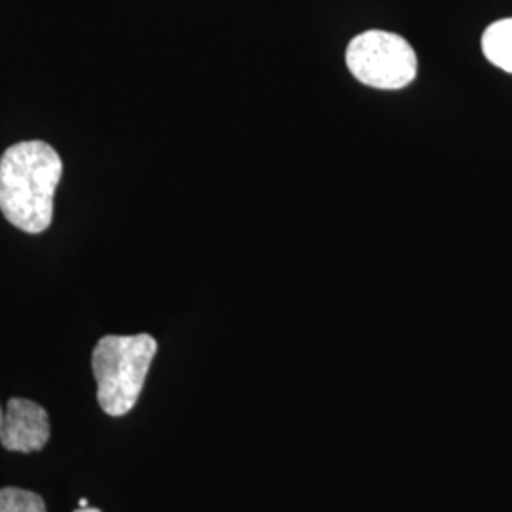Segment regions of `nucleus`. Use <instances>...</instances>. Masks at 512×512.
<instances>
[{
	"label": "nucleus",
	"instance_id": "5",
	"mask_svg": "<svg viewBox=\"0 0 512 512\" xmlns=\"http://www.w3.org/2000/svg\"><path fill=\"white\" fill-rule=\"evenodd\" d=\"M482 52L495 67L512 74V18L499 19L484 31Z\"/></svg>",
	"mask_w": 512,
	"mask_h": 512
},
{
	"label": "nucleus",
	"instance_id": "2",
	"mask_svg": "<svg viewBox=\"0 0 512 512\" xmlns=\"http://www.w3.org/2000/svg\"><path fill=\"white\" fill-rule=\"evenodd\" d=\"M158 342L150 334L105 336L93 349L97 401L112 418L126 416L139 401Z\"/></svg>",
	"mask_w": 512,
	"mask_h": 512
},
{
	"label": "nucleus",
	"instance_id": "3",
	"mask_svg": "<svg viewBox=\"0 0 512 512\" xmlns=\"http://www.w3.org/2000/svg\"><path fill=\"white\" fill-rule=\"evenodd\" d=\"M351 74L376 90H403L416 80L418 57L401 35L372 29L353 38L346 52Z\"/></svg>",
	"mask_w": 512,
	"mask_h": 512
},
{
	"label": "nucleus",
	"instance_id": "7",
	"mask_svg": "<svg viewBox=\"0 0 512 512\" xmlns=\"http://www.w3.org/2000/svg\"><path fill=\"white\" fill-rule=\"evenodd\" d=\"M2 425H4V408L0 406V435H2Z\"/></svg>",
	"mask_w": 512,
	"mask_h": 512
},
{
	"label": "nucleus",
	"instance_id": "4",
	"mask_svg": "<svg viewBox=\"0 0 512 512\" xmlns=\"http://www.w3.org/2000/svg\"><path fill=\"white\" fill-rule=\"evenodd\" d=\"M50 440V418L40 404L10 399L4 408L0 444L10 452H38Z\"/></svg>",
	"mask_w": 512,
	"mask_h": 512
},
{
	"label": "nucleus",
	"instance_id": "8",
	"mask_svg": "<svg viewBox=\"0 0 512 512\" xmlns=\"http://www.w3.org/2000/svg\"><path fill=\"white\" fill-rule=\"evenodd\" d=\"M74 512H101L99 509H95V507H86V509H78V511Z\"/></svg>",
	"mask_w": 512,
	"mask_h": 512
},
{
	"label": "nucleus",
	"instance_id": "6",
	"mask_svg": "<svg viewBox=\"0 0 512 512\" xmlns=\"http://www.w3.org/2000/svg\"><path fill=\"white\" fill-rule=\"evenodd\" d=\"M0 512H46V503L35 492L19 488H2Z\"/></svg>",
	"mask_w": 512,
	"mask_h": 512
},
{
	"label": "nucleus",
	"instance_id": "1",
	"mask_svg": "<svg viewBox=\"0 0 512 512\" xmlns=\"http://www.w3.org/2000/svg\"><path fill=\"white\" fill-rule=\"evenodd\" d=\"M63 162L44 141H25L0 158V211L12 226L42 234L54 219V196Z\"/></svg>",
	"mask_w": 512,
	"mask_h": 512
},
{
	"label": "nucleus",
	"instance_id": "9",
	"mask_svg": "<svg viewBox=\"0 0 512 512\" xmlns=\"http://www.w3.org/2000/svg\"><path fill=\"white\" fill-rule=\"evenodd\" d=\"M88 507V499H80V509H86Z\"/></svg>",
	"mask_w": 512,
	"mask_h": 512
}]
</instances>
